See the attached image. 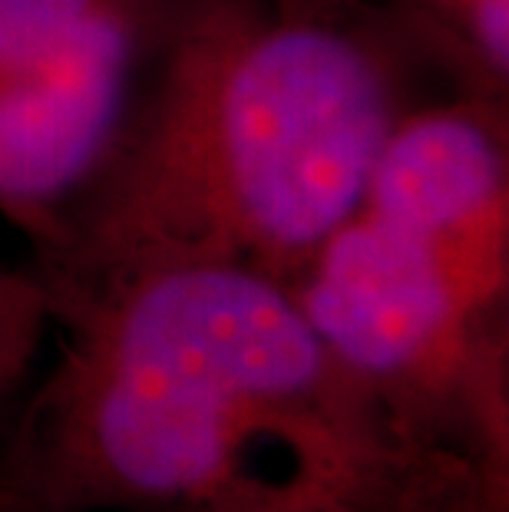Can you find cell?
<instances>
[{
    "label": "cell",
    "mask_w": 509,
    "mask_h": 512,
    "mask_svg": "<svg viewBox=\"0 0 509 512\" xmlns=\"http://www.w3.org/2000/svg\"><path fill=\"white\" fill-rule=\"evenodd\" d=\"M53 311L47 285L0 268V397L10 394L37 354Z\"/></svg>",
    "instance_id": "cell-6"
},
{
    "label": "cell",
    "mask_w": 509,
    "mask_h": 512,
    "mask_svg": "<svg viewBox=\"0 0 509 512\" xmlns=\"http://www.w3.org/2000/svg\"><path fill=\"white\" fill-rule=\"evenodd\" d=\"M407 110L391 37L344 0H176L110 159L53 232L93 285L176 261L291 285Z\"/></svg>",
    "instance_id": "cell-1"
},
{
    "label": "cell",
    "mask_w": 509,
    "mask_h": 512,
    "mask_svg": "<svg viewBox=\"0 0 509 512\" xmlns=\"http://www.w3.org/2000/svg\"><path fill=\"white\" fill-rule=\"evenodd\" d=\"M96 288L47 420L63 460L106 493L222 503L252 493L258 460L275 456L344 489L387 453L381 397L338 364L285 281L176 261Z\"/></svg>",
    "instance_id": "cell-2"
},
{
    "label": "cell",
    "mask_w": 509,
    "mask_h": 512,
    "mask_svg": "<svg viewBox=\"0 0 509 512\" xmlns=\"http://www.w3.org/2000/svg\"><path fill=\"white\" fill-rule=\"evenodd\" d=\"M410 24H424L486 96L509 83V0H394Z\"/></svg>",
    "instance_id": "cell-5"
},
{
    "label": "cell",
    "mask_w": 509,
    "mask_h": 512,
    "mask_svg": "<svg viewBox=\"0 0 509 512\" xmlns=\"http://www.w3.org/2000/svg\"><path fill=\"white\" fill-rule=\"evenodd\" d=\"M176 0H0V209L53 225L110 159Z\"/></svg>",
    "instance_id": "cell-3"
},
{
    "label": "cell",
    "mask_w": 509,
    "mask_h": 512,
    "mask_svg": "<svg viewBox=\"0 0 509 512\" xmlns=\"http://www.w3.org/2000/svg\"><path fill=\"white\" fill-rule=\"evenodd\" d=\"M506 275V252L357 205L288 288L338 364L387 400L437 394L470 377Z\"/></svg>",
    "instance_id": "cell-4"
}]
</instances>
